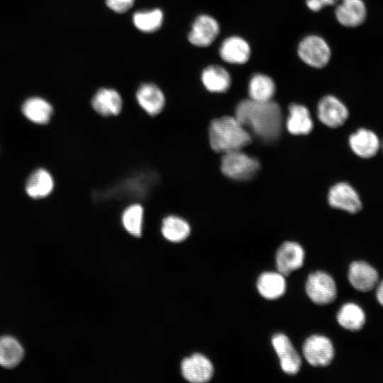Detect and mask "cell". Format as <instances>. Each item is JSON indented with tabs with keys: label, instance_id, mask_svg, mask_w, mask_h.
Listing matches in <instances>:
<instances>
[{
	"label": "cell",
	"instance_id": "23",
	"mask_svg": "<svg viewBox=\"0 0 383 383\" xmlns=\"http://www.w3.org/2000/svg\"><path fill=\"white\" fill-rule=\"evenodd\" d=\"M190 232L189 223L181 216L168 215L162 221L161 233L170 242H182L187 238Z\"/></svg>",
	"mask_w": 383,
	"mask_h": 383
},
{
	"label": "cell",
	"instance_id": "5",
	"mask_svg": "<svg viewBox=\"0 0 383 383\" xmlns=\"http://www.w3.org/2000/svg\"><path fill=\"white\" fill-rule=\"evenodd\" d=\"M298 55L306 64L322 68L330 61L331 51L326 41L317 35H309L299 44Z\"/></svg>",
	"mask_w": 383,
	"mask_h": 383
},
{
	"label": "cell",
	"instance_id": "13",
	"mask_svg": "<svg viewBox=\"0 0 383 383\" xmlns=\"http://www.w3.org/2000/svg\"><path fill=\"white\" fill-rule=\"evenodd\" d=\"M348 278L357 291L367 292L374 289L379 282L377 270L365 261L353 262L348 269Z\"/></svg>",
	"mask_w": 383,
	"mask_h": 383
},
{
	"label": "cell",
	"instance_id": "6",
	"mask_svg": "<svg viewBox=\"0 0 383 383\" xmlns=\"http://www.w3.org/2000/svg\"><path fill=\"white\" fill-rule=\"evenodd\" d=\"M302 351L306 361L314 367L328 365L335 355L331 340L319 335L309 337L304 343Z\"/></svg>",
	"mask_w": 383,
	"mask_h": 383
},
{
	"label": "cell",
	"instance_id": "27",
	"mask_svg": "<svg viewBox=\"0 0 383 383\" xmlns=\"http://www.w3.org/2000/svg\"><path fill=\"white\" fill-rule=\"evenodd\" d=\"M275 92V84L269 76L256 74L250 79L248 94L250 99L257 101H268L272 99Z\"/></svg>",
	"mask_w": 383,
	"mask_h": 383
},
{
	"label": "cell",
	"instance_id": "4",
	"mask_svg": "<svg viewBox=\"0 0 383 383\" xmlns=\"http://www.w3.org/2000/svg\"><path fill=\"white\" fill-rule=\"evenodd\" d=\"M306 292L309 299L318 305L332 303L337 296L336 284L333 277L323 271L310 274L306 282Z\"/></svg>",
	"mask_w": 383,
	"mask_h": 383
},
{
	"label": "cell",
	"instance_id": "28",
	"mask_svg": "<svg viewBox=\"0 0 383 383\" xmlns=\"http://www.w3.org/2000/svg\"><path fill=\"white\" fill-rule=\"evenodd\" d=\"M144 208L139 203H132L126 206L121 213V223L125 230L131 235L138 238L142 235Z\"/></svg>",
	"mask_w": 383,
	"mask_h": 383
},
{
	"label": "cell",
	"instance_id": "33",
	"mask_svg": "<svg viewBox=\"0 0 383 383\" xmlns=\"http://www.w3.org/2000/svg\"><path fill=\"white\" fill-rule=\"evenodd\" d=\"M381 148L382 149V151H383V139L381 141Z\"/></svg>",
	"mask_w": 383,
	"mask_h": 383
},
{
	"label": "cell",
	"instance_id": "21",
	"mask_svg": "<svg viewBox=\"0 0 383 383\" xmlns=\"http://www.w3.org/2000/svg\"><path fill=\"white\" fill-rule=\"evenodd\" d=\"M204 87L211 93L226 91L231 85V77L228 71L218 65L206 67L201 75Z\"/></svg>",
	"mask_w": 383,
	"mask_h": 383
},
{
	"label": "cell",
	"instance_id": "30",
	"mask_svg": "<svg viewBox=\"0 0 383 383\" xmlns=\"http://www.w3.org/2000/svg\"><path fill=\"white\" fill-rule=\"evenodd\" d=\"M135 0H106L109 9L117 13L128 11L134 4Z\"/></svg>",
	"mask_w": 383,
	"mask_h": 383
},
{
	"label": "cell",
	"instance_id": "10",
	"mask_svg": "<svg viewBox=\"0 0 383 383\" xmlns=\"http://www.w3.org/2000/svg\"><path fill=\"white\" fill-rule=\"evenodd\" d=\"M272 343L283 372L296 374L300 370L301 360L288 337L282 333L275 334L272 338Z\"/></svg>",
	"mask_w": 383,
	"mask_h": 383
},
{
	"label": "cell",
	"instance_id": "7",
	"mask_svg": "<svg viewBox=\"0 0 383 383\" xmlns=\"http://www.w3.org/2000/svg\"><path fill=\"white\" fill-rule=\"evenodd\" d=\"M328 201L331 207L350 213H357L362 209L357 192L345 182L336 183L331 187Z\"/></svg>",
	"mask_w": 383,
	"mask_h": 383
},
{
	"label": "cell",
	"instance_id": "2",
	"mask_svg": "<svg viewBox=\"0 0 383 383\" xmlns=\"http://www.w3.org/2000/svg\"><path fill=\"white\" fill-rule=\"evenodd\" d=\"M208 134L211 149L223 154L242 150L252 140L250 133L235 116H224L213 119Z\"/></svg>",
	"mask_w": 383,
	"mask_h": 383
},
{
	"label": "cell",
	"instance_id": "11",
	"mask_svg": "<svg viewBox=\"0 0 383 383\" xmlns=\"http://www.w3.org/2000/svg\"><path fill=\"white\" fill-rule=\"evenodd\" d=\"M135 99L140 109L150 116L161 113L166 103L163 91L153 83L142 84L135 92Z\"/></svg>",
	"mask_w": 383,
	"mask_h": 383
},
{
	"label": "cell",
	"instance_id": "22",
	"mask_svg": "<svg viewBox=\"0 0 383 383\" xmlns=\"http://www.w3.org/2000/svg\"><path fill=\"white\" fill-rule=\"evenodd\" d=\"M24 357L21 343L10 335L0 337V366L13 368L20 364Z\"/></svg>",
	"mask_w": 383,
	"mask_h": 383
},
{
	"label": "cell",
	"instance_id": "32",
	"mask_svg": "<svg viewBox=\"0 0 383 383\" xmlns=\"http://www.w3.org/2000/svg\"><path fill=\"white\" fill-rule=\"evenodd\" d=\"M376 288V298L379 304L383 306V280L378 282Z\"/></svg>",
	"mask_w": 383,
	"mask_h": 383
},
{
	"label": "cell",
	"instance_id": "29",
	"mask_svg": "<svg viewBox=\"0 0 383 383\" xmlns=\"http://www.w3.org/2000/svg\"><path fill=\"white\" fill-rule=\"evenodd\" d=\"M163 13L160 9L148 11H140L133 16V23L135 27L143 33L157 31L163 22Z\"/></svg>",
	"mask_w": 383,
	"mask_h": 383
},
{
	"label": "cell",
	"instance_id": "16",
	"mask_svg": "<svg viewBox=\"0 0 383 383\" xmlns=\"http://www.w3.org/2000/svg\"><path fill=\"white\" fill-rule=\"evenodd\" d=\"M182 373L187 381L192 383L209 382L213 374V367L211 361L201 354H194L183 360Z\"/></svg>",
	"mask_w": 383,
	"mask_h": 383
},
{
	"label": "cell",
	"instance_id": "15",
	"mask_svg": "<svg viewBox=\"0 0 383 383\" xmlns=\"http://www.w3.org/2000/svg\"><path fill=\"white\" fill-rule=\"evenodd\" d=\"M348 143L358 157L369 159L375 156L381 148V141L372 130L360 128L350 134Z\"/></svg>",
	"mask_w": 383,
	"mask_h": 383
},
{
	"label": "cell",
	"instance_id": "12",
	"mask_svg": "<svg viewBox=\"0 0 383 383\" xmlns=\"http://www.w3.org/2000/svg\"><path fill=\"white\" fill-rule=\"evenodd\" d=\"M304 257V250L299 244L292 241L284 242L276 253L277 269L284 276L289 275L303 265Z\"/></svg>",
	"mask_w": 383,
	"mask_h": 383
},
{
	"label": "cell",
	"instance_id": "9",
	"mask_svg": "<svg viewBox=\"0 0 383 383\" xmlns=\"http://www.w3.org/2000/svg\"><path fill=\"white\" fill-rule=\"evenodd\" d=\"M123 99L113 88L101 87L93 95L91 106L94 111L103 117L118 116L123 109Z\"/></svg>",
	"mask_w": 383,
	"mask_h": 383
},
{
	"label": "cell",
	"instance_id": "25",
	"mask_svg": "<svg viewBox=\"0 0 383 383\" xmlns=\"http://www.w3.org/2000/svg\"><path fill=\"white\" fill-rule=\"evenodd\" d=\"M54 182L50 174L43 169L35 171L28 178L26 191L33 199L48 196L52 191Z\"/></svg>",
	"mask_w": 383,
	"mask_h": 383
},
{
	"label": "cell",
	"instance_id": "17",
	"mask_svg": "<svg viewBox=\"0 0 383 383\" xmlns=\"http://www.w3.org/2000/svg\"><path fill=\"white\" fill-rule=\"evenodd\" d=\"M335 16L342 26L357 27L365 21L367 8L364 0H340L335 10Z\"/></svg>",
	"mask_w": 383,
	"mask_h": 383
},
{
	"label": "cell",
	"instance_id": "24",
	"mask_svg": "<svg viewBox=\"0 0 383 383\" xmlns=\"http://www.w3.org/2000/svg\"><path fill=\"white\" fill-rule=\"evenodd\" d=\"M366 317L364 310L355 303L343 304L337 313V321L343 328L357 331L362 328Z\"/></svg>",
	"mask_w": 383,
	"mask_h": 383
},
{
	"label": "cell",
	"instance_id": "3",
	"mask_svg": "<svg viewBox=\"0 0 383 383\" xmlns=\"http://www.w3.org/2000/svg\"><path fill=\"white\" fill-rule=\"evenodd\" d=\"M260 168L259 161L241 150L223 154L221 170L228 178L238 181L252 179Z\"/></svg>",
	"mask_w": 383,
	"mask_h": 383
},
{
	"label": "cell",
	"instance_id": "14",
	"mask_svg": "<svg viewBox=\"0 0 383 383\" xmlns=\"http://www.w3.org/2000/svg\"><path fill=\"white\" fill-rule=\"evenodd\" d=\"M219 33L217 21L211 16L202 14L194 21L188 35V40L193 45L207 47L216 38Z\"/></svg>",
	"mask_w": 383,
	"mask_h": 383
},
{
	"label": "cell",
	"instance_id": "19",
	"mask_svg": "<svg viewBox=\"0 0 383 383\" xmlns=\"http://www.w3.org/2000/svg\"><path fill=\"white\" fill-rule=\"evenodd\" d=\"M286 128L290 133L295 135L309 133L313 128V121L308 109L301 104H290Z\"/></svg>",
	"mask_w": 383,
	"mask_h": 383
},
{
	"label": "cell",
	"instance_id": "31",
	"mask_svg": "<svg viewBox=\"0 0 383 383\" xmlns=\"http://www.w3.org/2000/svg\"><path fill=\"white\" fill-rule=\"evenodd\" d=\"M340 0H306V3L309 9L318 11L326 6L334 5Z\"/></svg>",
	"mask_w": 383,
	"mask_h": 383
},
{
	"label": "cell",
	"instance_id": "8",
	"mask_svg": "<svg viewBox=\"0 0 383 383\" xmlns=\"http://www.w3.org/2000/svg\"><path fill=\"white\" fill-rule=\"evenodd\" d=\"M317 111L320 121L330 128L341 126L349 116L346 106L333 95L323 96L318 104Z\"/></svg>",
	"mask_w": 383,
	"mask_h": 383
},
{
	"label": "cell",
	"instance_id": "18",
	"mask_svg": "<svg viewBox=\"0 0 383 383\" xmlns=\"http://www.w3.org/2000/svg\"><path fill=\"white\" fill-rule=\"evenodd\" d=\"M221 57L231 64H243L250 55V48L242 38L231 36L226 38L219 49Z\"/></svg>",
	"mask_w": 383,
	"mask_h": 383
},
{
	"label": "cell",
	"instance_id": "1",
	"mask_svg": "<svg viewBox=\"0 0 383 383\" xmlns=\"http://www.w3.org/2000/svg\"><path fill=\"white\" fill-rule=\"evenodd\" d=\"M235 116L248 131L264 142L277 140L282 133V111L279 105L272 100H243L236 106Z\"/></svg>",
	"mask_w": 383,
	"mask_h": 383
},
{
	"label": "cell",
	"instance_id": "20",
	"mask_svg": "<svg viewBox=\"0 0 383 383\" xmlns=\"http://www.w3.org/2000/svg\"><path fill=\"white\" fill-rule=\"evenodd\" d=\"M257 289L265 299L270 300L278 299L286 290L284 276L279 272H263L257 279Z\"/></svg>",
	"mask_w": 383,
	"mask_h": 383
},
{
	"label": "cell",
	"instance_id": "26",
	"mask_svg": "<svg viewBox=\"0 0 383 383\" xmlns=\"http://www.w3.org/2000/svg\"><path fill=\"white\" fill-rule=\"evenodd\" d=\"M24 116L33 123L45 124L52 113V106L43 99L33 97L27 99L22 106Z\"/></svg>",
	"mask_w": 383,
	"mask_h": 383
}]
</instances>
